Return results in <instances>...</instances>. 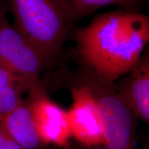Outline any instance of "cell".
I'll return each instance as SVG.
<instances>
[{"mask_svg":"<svg viewBox=\"0 0 149 149\" xmlns=\"http://www.w3.org/2000/svg\"><path fill=\"white\" fill-rule=\"evenodd\" d=\"M29 104L37 133L44 144L67 146L71 133L67 112L51 101L40 81L29 89Z\"/></svg>","mask_w":149,"mask_h":149,"instance_id":"cell-6","label":"cell"},{"mask_svg":"<svg viewBox=\"0 0 149 149\" xmlns=\"http://www.w3.org/2000/svg\"><path fill=\"white\" fill-rule=\"evenodd\" d=\"M22 86L30 89L32 85L27 80L15 74L8 68L0 66V90L10 86Z\"/></svg>","mask_w":149,"mask_h":149,"instance_id":"cell-11","label":"cell"},{"mask_svg":"<svg viewBox=\"0 0 149 149\" xmlns=\"http://www.w3.org/2000/svg\"><path fill=\"white\" fill-rule=\"evenodd\" d=\"M71 10L75 21L88 16L102 7L117 5L128 11L137 9L146 0H65Z\"/></svg>","mask_w":149,"mask_h":149,"instance_id":"cell-9","label":"cell"},{"mask_svg":"<svg viewBox=\"0 0 149 149\" xmlns=\"http://www.w3.org/2000/svg\"><path fill=\"white\" fill-rule=\"evenodd\" d=\"M130 79L123 84L122 91L128 105L141 120H149V55H143L130 70Z\"/></svg>","mask_w":149,"mask_h":149,"instance_id":"cell-7","label":"cell"},{"mask_svg":"<svg viewBox=\"0 0 149 149\" xmlns=\"http://www.w3.org/2000/svg\"><path fill=\"white\" fill-rule=\"evenodd\" d=\"M74 34L84 64L115 81L129 72L141 57L149 40V19L138 11L121 8L95 17Z\"/></svg>","mask_w":149,"mask_h":149,"instance_id":"cell-1","label":"cell"},{"mask_svg":"<svg viewBox=\"0 0 149 149\" xmlns=\"http://www.w3.org/2000/svg\"><path fill=\"white\" fill-rule=\"evenodd\" d=\"M45 59L37 48L6 17V8L0 3V66L8 68L31 85L40 81Z\"/></svg>","mask_w":149,"mask_h":149,"instance_id":"cell-4","label":"cell"},{"mask_svg":"<svg viewBox=\"0 0 149 149\" xmlns=\"http://www.w3.org/2000/svg\"><path fill=\"white\" fill-rule=\"evenodd\" d=\"M1 122L9 135L24 149H39L44 144L37 133L28 103L22 102Z\"/></svg>","mask_w":149,"mask_h":149,"instance_id":"cell-8","label":"cell"},{"mask_svg":"<svg viewBox=\"0 0 149 149\" xmlns=\"http://www.w3.org/2000/svg\"><path fill=\"white\" fill-rule=\"evenodd\" d=\"M80 83L86 85L95 99L103 126L106 149H133L134 115L122 86L107 79L84 64Z\"/></svg>","mask_w":149,"mask_h":149,"instance_id":"cell-3","label":"cell"},{"mask_svg":"<svg viewBox=\"0 0 149 149\" xmlns=\"http://www.w3.org/2000/svg\"><path fill=\"white\" fill-rule=\"evenodd\" d=\"M73 100L67 112L71 135L87 146L104 145L101 118L94 96L86 85L80 83L70 87Z\"/></svg>","mask_w":149,"mask_h":149,"instance_id":"cell-5","label":"cell"},{"mask_svg":"<svg viewBox=\"0 0 149 149\" xmlns=\"http://www.w3.org/2000/svg\"><path fill=\"white\" fill-rule=\"evenodd\" d=\"M0 149H24L17 144L0 122Z\"/></svg>","mask_w":149,"mask_h":149,"instance_id":"cell-12","label":"cell"},{"mask_svg":"<svg viewBox=\"0 0 149 149\" xmlns=\"http://www.w3.org/2000/svg\"><path fill=\"white\" fill-rule=\"evenodd\" d=\"M14 26L29 41L46 64L57 58L74 33L75 22L65 0H8Z\"/></svg>","mask_w":149,"mask_h":149,"instance_id":"cell-2","label":"cell"},{"mask_svg":"<svg viewBox=\"0 0 149 149\" xmlns=\"http://www.w3.org/2000/svg\"><path fill=\"white\" fill-rule=\"evenodd\" d=\"M29 90L22 86H10L0 90V122L23 102L22 93Z\"/></svg>","mask_w":149,"mask_h":149,"instance_id":"cell-10","label":"cell"}]
</instances>
